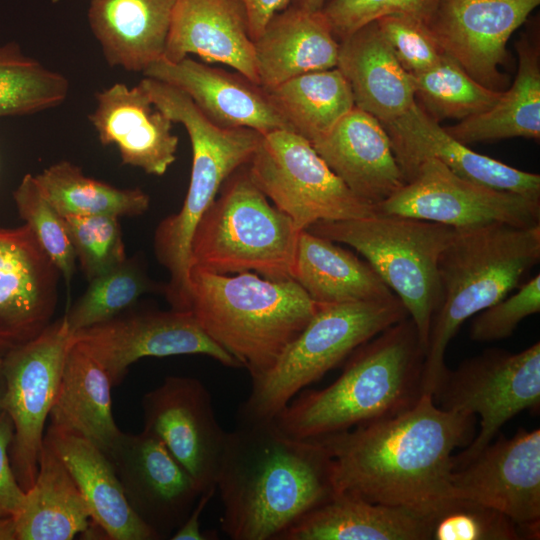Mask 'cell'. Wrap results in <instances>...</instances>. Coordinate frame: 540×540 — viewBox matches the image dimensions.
Segmentation results:
<instances>
[{
	"mask_svg": "<svg viewBox=\"0 0 540 540\" xmlns=\"http://www.w3.org/2000/svg\"><path fill=\"white\" fill-rule=\"evenodd\" d=\"M475 421L423 393L401 413L316 440L332 458L336 492L429 516L454 497L453 452L472 441Z\"/></svg>",
	"mask_w": 540,
	"mask_h": 540,
	"instance_id": "cell-1",
	"label": "cell"
},
{
	"mask_svg": "<svg viewBox=\"0 0 540 540\" xmlns=\"http://www.w3.org/2000/svg\"><path fill=\"white\" fill-rule=\"evenodd\" d=\"M216 487L221 529L233 540H277L336 492L326 448L288 435L274 419L227 432Z\"/></svg>",
	"mask_w": 540,
	"mask_h": 540,
	"instance_id": "cell-2",
	"label": "cell"
},
{
	"mask_svg": "<svg viewBox=\"0 0 540 540\" xmlns=\"http://www.w3.org/2000/svg\"><path fill=\"white\" fill-rule=\"evenodd\" d=\"M425 351L406 317L354 350L340 376L298 393L274 418L290 436L316 439L394 416L419 400Z\"/></svg>",
	"mask_w": 540,
	"mask_h": 540,
	"instance_id": "cell-3",
	"label": "cell"
},
{
	"mask_svg": "<svg viewBox=\"0 0 540 540\" xmlns=\"http://www.w3.org/2000/svg\"><path fill=\"white\" fill-rule=\"evenodd\" d=\"M319 307L293 279L189 268L186 310L251 379L277 362Z\"/></svg>",
	"mask_w": 540,
	"mask_h": 540,
	"instance_id": "cell-4",
	"label": "cell"
},
{
	"mask_svg": "<svg viewBox=\"0 0 540 540\" xmlns=\"http://www.w3.org/2000/svg\"><path fill=\"white\" fill-rule=\"evenodd\" d=\"M539 260L540 225L457 229L438 260L441 299L429 330L423 393L432 395L448 369L445 352L460 326L505 298Z\"/></svg>",
	"mask_w": 540,
	"mask_h": 540,
	"instance_id": "cell-5",
	"label": "cell"
},
{
	"mask_svg": "<svg viewBox=\"0 0 540 540\" xmlns=\"http://www.w3.org/2000/svg\"><path fill=\"white\" fill-rule=\"evenodd\" d=\"M140 82L156 108L185 127L192 147L191 177L182 207L164 218L154 234L155 256L170 275L165 297L178 303L187 294L189 249L196 225L224 181L249 163L263 135L249 128L217 126L178 88L148 77Z\"/></svg>",
	"mask_w": 540,
	"mask_h": 540,
	"instance_id": "cell-6",
	"label": "cell"
},
{
	"mask_svg": "<svg viewBox=\"0 0 540 540\" xmlns=\"http://www.w3.org/2000/svg\"><path fill=\"white\" fill-rule=\"evenodd\" d=\"M220 190L193 232L190 267L292 279L300 231L268 201L251 178L248 165L235 170Z\"/></svg>",
	"mask_w": 540,
	"mask_h": 540,
	"instance_id": "cell-7",
	"label": "cell"
},
{
	"mask_svg": "<svg viewBox=\"0 0 540 540\" xmlns=\"http://www.w3.org/2000/svg\"><path fill=\"white\" fill-rule=\"evenodd\" d=\"M354 248L399 298L414 322L426 353L441 287L438 260L457 229L431 221L375 214L319 221L306 229Z\"/></svg>",
	"mask_w": 540,
	"mask_h": 540,
	"instance_id": "cell-8",
	"label": "cell"
},
{
	"mask_svg": "<svg viewBox=\"0 0 540 540\" xmlns=\"http://www.w3.org/2000/svg\"><path fill=\"white\" fill-rule=\"evenodd\" d=\"M409 317L396 298L385 302L320 305L318 311L264 374L251 379L238 422L275 416L305 387L320 380L359 346Z\"/></svg>",
	"mask_w": 540,
	"mask_h": 540,
	"instance_id": "cell-9",
	"label": "cell"
},
{
	"mask_svg": "<svg viewBox=\"0 0 540 540\" xmlns=\"http://www.w3.org/2000/svg\"><path fill=\"white\" fill-rule=\"evenodd\" d=\"M434 403L449 411L480 416V431L457 456L454 471L470 462L524 410L540 405V343L521 352L486 349L447 369L435 388Z\"/></svg>",
	"mask_w": 540,
	"mask_h": 540,
	"instance_id": "cell-10",
	"label": "cell"
},
{
	"mask_svg": "<svg viewBox=\"0 0 540 540\" xmlns=\"http://www.w3.org/2000/svg\"><path fill=\"white\" fill-rule=\"evenodd\" d=\"M247 165L254 183L299 231L319 221L376 214V208L358 198L311 143L293 131L263 135Z\"/></svg>",
	"mask_w": 540,
	"mask_h": 540,
	"instance_id": "cell-11",
	"label": "cell"
},
{
	"mask_svg": "<svg viewBox=\"0 0 540 540\" xmlns=\"http://www.w3.org/2000/svg\"><path fill=\"white\" fill-rule=\"evenodd\" d=\"M71 336L62 317L32 340L10 348L5 355L2 410L13 423L10 462L25 492L37 476L44 426L57 395Z\"/></svg>",
	"mask_w": 540,
	"mask_h": 540,
	"instance_id": "cell-12",
	"label": "cell"
},
{
	"mask_svg": "<svg viewBox=\"0 0 540 540\" xmlns=\"http://www.w3.org/2000/svg\"><path fill=\"white\" fill-rule=\"evenodd\" d=\"M376 214L421 219L455 229L493 223L528 228L540 225V201L462 178L429 158L416 167L400 190L376 207Z\"/></svg>",
	"mask_w": 540,
	"mask_h": 540,
	"instance_id": "cell-13",
	"label": "cell"
},
{
	"mask_svg": "<svg viewBox=\"0 0 540 540\" xmlns=\"http://www.w3.org/2000/svg\"><path fill=\"white\" fill-rule=\"evenodd\" d=\"M71 344L105 370L112 387L120 385L129 366L144 357L201 354L226 367L243 368L208 336L189 310L129 309L73 333Z\"/></svg>",
	"mask_w": 540,
	"mask_h": 540,
	"instance_id": "cell-14",
	"label": "cell"
},
{
	"mask_svg": "<svg viewBox=\"0 0 540 540\" xmlns=\"http://www.w3.org/2000/svg\"><path fill=\"white\" fill-rule=\"evenodd\" d=\"M143 430L157 437L201 492L217 488L227 432L206 386L197 378L167 376L142 397Z\"/></svg>",
	"mask_w": 540,
	"mask_h": 540,
	"instance_id": "cell-15",
	"label": "cell"
},
{
	"mask_svg": "<svg viewBox=\"0 0 540 540\" xmlns=\"http://www.w3.org/2000/svg\"><path fill=\"white\" fill-rule=\"evenodd\" d=\"M454 497L494 508L518 525L522 540L539 539L540 430L500 435L453 471Z\"/></svg>",
	"mask_w": 540,
	"mask_h": 540,
	"instance_id": "cell-16",
	"label": "cell"
},
{
	"mask_svg": "<svg viewBox=\"0 0 540 540\" xmlns=\"http://www.w3.org/2000/svg\"><path fill=\"white\" fill-rule=\"evenodd\" d=\"M107 457L135 514L159 539H170L202 493L193 478L144 430L123 432Z\"/></svg>",
	"mask_w": 540,
	"mask_h": 540,
	"instance_id": "cell-17",
	"label": "cell"
},
{
	"mask_svg": "<svg viewBox=\"0 0 540 540\" xmlns=\"http://www.w3.org/2000/svg\"><path fill=\"white\" fill-rule=\"evenodd\" d=\"M540 0H439L428 27L443 51L480 84L503 91L507 42Z\"/></svg>",
	"mask_w": 540,
	"mask_h": 540,
	"instance_id": "cell-18",
	"label": "cell"
},
{
	"mask_svg": "<svg viewBox=\"0 0 540 540\" xmlns=\"http://www.w3.org/2000/svg\"><path fill=\"white\" fill-rule=\"evenodd\" d=\"M60 276L27 225L0 228V345L24 344L52 322Z\"/></svg>",
	"mask_w": 540,
	"mask_h": 540,
	"instance_id": "cell-19",
	"label": "cell"
},
{
	"mask_svg": "<svg viewBox=\"0 0 540 540\" xmlns=\"http://www.w3.org/2000/svg\"><path fill=\"white\" fill-rule=\"evenodd\" d=\"M382 125L406 182L421 162L434 158L462 178L540 201L539 174L473 151L449 135L417 102Z\"/></svg>",
	"mask_w": 540,
	"mask_h": 540,
	"instance_id": "cell-20",
	"label": "cell"
},
{
	"mask_svg": "<svg viewBox=\"0 0 540 540\" xmlns=\"http://www.w3.org/2000/svg\"><path fill=\"white\" fill-rule=\"evenodd\" d=\"M143 76L183 91L211 122L222 128H249L262 135L278 130L294 132L269 93L238 72L185 57L178 62L160 59Z\"/></svg>",
	"mask_w": 540,
	"mask_h": 540,
	"instance_id": "cell-21",
	"label": "cell"
},
{
	"mask_svg": "<svg viewBox=\"0 0 540 540\" xmlns=\"http://www.w3.org/2000/svg\"><path fill=\"white\" fill-rule=\"evenodd\" d=\"M89 120L101 144L118 148L124 165L161 176L176 160L173 121L156 108L140 82L133 87L114 83L97 92Z\"/></svg>",
	"mask_w": 540,
	"mask_h": 540,
	"instance_id": "cell-22",
	"label": "cell"
},
{
	"mask_svg": "<svg viewBox=\"0 0 540 540\" xmlns=\"http://www.w3.org/2000/svg\"><path fill=\"white\" fill-rule=\"evenodd\" d=\"M311 145L358 198L375 208L407 183L382 123L357 107Z\"/></svg>",
	"mask_w": 540,
	"mask_h": 540,
	"instance_id": "cell-23",
	"label": "cell"
},
{
	"mask_svg": "<svg viewBox=\"0 0 540 540\" xmlns=\"http://www.w3.org/2000/svg\"><path fill=\"white\" fill-rule=\"evenodd\" d=\"M189 54L225 64L259 85L242 0H176L162 59L178 62Z\"/></svg>",
	"mask_w": 540,
	"mask_h": 540,
	"instance_id": "cell-24",
	"label": "cell"
},
{
	"mask_svg": "<svg viewBox=\"0 0 540 540\" xmlns=\"http://www.w3.org/2000/svg\"><path fill=\"white\" fill-rule=\"evenodd\" d=\"M253 45L258 82L265 90L338 62L339 42L321 10L294 3L271 18Z\"/></svg>",
	"mask_w": 540,
	"mask_h": 540,
	"instance_id": "cell-25",
	"label": "cell"
},
{
	"mask_svg": "<svg viewBox=\"0 0 540 540\" xmlns=\"http://www.w3.org/2000/svg\"><path fill=\"white\" fill-rule=\"evenodd\" d=\"M429 516L335 492L277 540H429Z\"/></svg>",
	"mask_w": 540,
	"mask_h": 540,
	"instance_id": "cell-26",
	"label": "cell"
},
{
	"mask_svg": "<svg viewBox=\"0 0 540 540\" xmlns=\"http://www.w3.org/2000/svg\"><path fill=\"white\" fill-rule=\"evenodd\" d=\"M336 67L351 88L355 107L381 123L401 116L416 102L412 76L398 62L375 21L339 41Z\"/></svg>",
	"mask_w": 540,
	"mask_h": 540,
	"instance_id": "cell-27",
	"label": "cell"
},
{
	"mask_svg": "<svg viewBox=\"0 0 540 540\" xmlns=\"http://www.w3.org/2000/svg\"><path fill=\"white\" fill-rule=\"evenodd\" d=\"M176 0H90L88 23L111 67L144 72L163 58Z\"/></svg>",
	"mask_w": 540,
	"mask_h": 540,
	"instance_id": "cell-28",
	"label": "cell"
},
{
	"mask_svg": "<svg viewBox=\"0 0 540 540\" xmlns=\"http://www.w3.org/2000/svg\"><path fill=\"white\" fill-rule=\"evenodd\" d=\"M45 438L74 478L94 526L112 540H160L130 507L115 469L87 439L48 427Z\"/></svg>",
	"mask_w": 540,
	"mask_h": 540,
	"instance_id": "cell-29",
	"label": "cell"
},
{
	"mask_svg": "<svg viewBox=\"0 0 540 540\" xmlns=\"http://www.w3.org/2000/svg\"><path fill=\"white\" fill-rule=\"evenodd\" d=\"M292 279L320 305L398 298L366 260L308 230L298 236Z\"/></svg>",
	"mask_w": 540,
	"mask_h": 540,
	"instance_id": "cell-30",
	"label": "cell"
},
{
	"mask_svg": "<svg viewBox=\"0 0 540 540\" xmlns=\"http://www.w3.org/2000/svg\"><path fill=\"white\" fill-rule=\"evenodd\" d=\"M111 388L105 370L71 344L49 414L50 427L83 437L108 455L123 434L113 418Z\"/></svg>",
	"mask_w": 540,
	"mask_h": 540,
	"instance_id": "cell-31",
	"label": "cell"
},
{
	"mask_svg": "<svg viewBox=\"0 0 540 540\" xmlns=\"http://www.w3.org/2000/svg\"><path fill=\"white\" fill-rule=\"evenodd\" d=\"M14 520L16 540H71L90 526L88 506L45 436L35 482Z\"/></svg>",
	"mask_w": 540,
	"mask_h": 540,
	"instance_id": "cell-32",
	"label": "cell"
},
{
	"mask_svg": "<svg viewBox=\"0 0 540 540\" xmlns=\"http://www.w3.org/2000/svg\"><path fill=\"white\" fill-rule=\"evenodd\" d=\"M518 69L511 87L487 111L444 127L467 145L513 137L540 139V49L527 36L516 43Z\"/></svg>",
	"mask_w": 540,
	"mask_h": 540,
	"instance_id": "cell-33",
	"label": "cell"
},
{
	"mask_svg": "<svg viewBox=\"0 0 540 540\" xmlns=\"http://www.w3.org/2000/svg\"><path fill=\"white\" fill-rule=\"evenodd\" d=\"M266 91L294 132L310 143L328 134L355 107L351 88L337 67L298 75Z\"/></svg>",
	"mask_w": 540,
	"mask_h": 540,
	"instance_id": "cell-34",
	"label": "cell"
},
{
	"mask_svg": "<svg viewBox=\"0 0 540 540\" xmlns=\"http://www.w3.org/2000/svg\"><path fill=\"white\" fill-rule=\"evenodd\" d=\"M43 194L61 217L139 216L150 205L140 188H118L86 176L77 165L62 160L35 175Z\"/></svg>",
	"mask_w": 540,
	"mask_h": 540,
	"instance_id": "cell-35",
	"label": "cell"
},
{
	"mask_svg": "<svg viewBox=\"0 0 540 540\" xmlns=\"http://www.w3.org/2000/svg\"><path fill=\"white\" fill-rule=\"evenodd\" d=\"M70 83L14 43L0 45V118L38 113L61 105Z\"/></svg>",
	"mask_w": 540,
	"mask_h": 540,
	"instance_id": "cell-36",
	"label": "cell"
},
{
	"mask_svg": "<svg viewBox=\"0 0 540 540\" xmlns=\"http://www.w3.org/2000/svg\"><path fill=\"white\" fill-rule=\"evenodd\" d=\"M411 76L416 102L438 122L483 113L503 92L480 84L446 53L430 69Z\"/></svg>",
	"mask_w": 540,
	"mask_h": 540,
	"instance_id": "cell-37",
	"label": "cell"
},
{
	"mask_svg": "<svg viewBox=\"0 0 540 540\" xmlns=\"http://www.w3.org/2000/svg\"><path fill=\"white\" fill-rule=\"evenodd\" d=\"M137 257L126 258L109 272L89 281L83 295L63 316L71 334L108 321L129 310L147 292L159 289Z\"/></svg>",
	"mask_w": 540,
	"mask_h": 540,
	"instance_id": "cell-38",
	"label": "cell"
},
{
	"mask_svg": "<svg viewBox=\"0 0 540 540\" xmlns=\"http://www.w3.org/2000/svg\"><path fill=\"white\" fill-rule=\"evenodd\" d=\"M429 540H522L518 525L484 504L452 497L429 515Z\"/></svg>",
	"mask_w": 540,
	"mask_h": 540,
	"instance_id": "cell-39",
	"label": "cell"
},
{
	"mask_svg": "<svg viewBox=\"0 0 540 540\" xmlns=\"http://www.w3.org/2000/svg\"><path fill=\"white\" fill-rule=\"evenodd\" d=\"M13 199L20 218L68 284L74 274L76 257L63 218L43 194L35 175L23 176Z\"/></svg>",
	"mask_w": 540,
	"mask_h": 540,
	"instance_id": "cell-40",
	"label": "cell"
},
{
	"mask_svg": "<svg viewBox=\"0 0 540 540\" xmlns=\"http://www.w3.org/2000/svg\"><path fill=\"white\" fill-rule=\"evenodd\" d=\"M62 218L75 257L88 281L109 272L127 258L119 217L69 215Z\"/></svg>",
	"mask_w": 540,
	"mask_h": 540,
	"instance_id": "cell-41",
	"label": "cell"
},
{
	"mask_svg": "<svg viewBox=\"0 0 540 540\" xmlns=\"http://www.w3.org/2000/svg\"><path fill=\"white\" fill-rule=\"evenodd\" d=\"M439 0H328L321 12L339 41L387 15H403L428 24Z\"/></svg>",
	"mask_w": 540,
	"mask_h": 540,
	"instance_id": "cell-42",
	"label": "cell"
},
{
	"mask_svg": "<svg viewBox=\"0 0 540 540\" xmlns=\"http://www.w3.org/2000/svg\"><path fill=\"white\" fill-rule=\"evenodd\" d=\"M375 23L398 62L410 75L430 69L445 54L424 22L403 15H387Z\"/></svg>",
	"mask_w": 540,
	"mask_h": 540,
	"instance_id": "cell-43",
	"label": "cell"
},
{
	"mask_svg": "<svg viewBox=\"0 0 540 540\" xmlns=\"http://www.w3.org/2000/svg\"><path fill=\"white\" fill-rule=\"evenodd\" d=\"M540 312V275L525 282L513 295L505 297L475 315L469 336L473 341L490 342L508 338L526 317Z\"/></svg>",
	"mask_w": 540,
	"mask_h": 540,
	"instance_id": "cell-44",
	"label": "cell"
},
{
	"mask_svg": "<svg viewBox=\"0 0 540 540\" xmlns=\"http://www.w3.org/2000/svg\"><path fill=\"white\" fill-rule=\"evenodd\" d=\"M14 427L11 418L0 411V518L15 517L20 511L26 492L18 483L10 462V447Z\"/></svg>",
	"mask_w": 540,
	"mask_h": 540,
	"instance_id": "cell-45",
	"label": "cell"
},
{
	"mask_svg": "<svg viewBox=\"0 0 540 540\" xmlns=\"http://www.w3.org/2000/svg\"><path fill=\"white\" fill-rule=\"evenodd\" d=\"M217 488H210L203 491L190 514L182 525L172 534V540H214L217 539L216 531L201 532L200 517Z\"/></svg>",
	"mask_w": 540,
	"mask_h": 540,
	"instance_id": "cell-46",
	"label": "cell"
},
{
	"mask_svg": "<svg viewBox=\"0 0 540 540\" xmlns=\"http://www.w3.org/2000/svg\"><path fill=\"white\" fill-rule=\"evenodd\" d=\"M249 22V32L254 41L277 13L286 9L292 0H242Z\"/></svg>",
	"mask_w": 540,
	"mask_h": 540,
	"instance_id": "cell-47",
	"label": "cell"
},
{
	"mask_svg": "<svg viewBox=\"0 0 540 540\" xmlns=\"http://www.w3.org/2000/svg\"><path fill=\"white\" fill-rule=\"evenodd\" d=\"M0 540H16L15 520L13 517L0 518Z\"/></svg>",
	"mask_w": 540,
	"mask_h": 540,
	"instance_id": "cell-48",
	"label": "cell"
},
{
	"mask_svg": "<svg viewBox=\"0 0 540 540\" xmlns=\"http://www.w3.org/2000/svg\"><path fill=\"white\" fill-rule=\"evenodd\" d=\"M10 348H7L3 345H0V411L2 410V400L5 395L6 390V379H5V372H4V359L7 351Z\"/></svg>",
	"mask_w": 540,
	"mask_h": 540,
	"instance_id": "cell-49",
	"label": "cell"
},
{
	"mask_svg": "<svg viewBox=\"0 0 540 540\" xmlns=\"http://www.w3.org/2000/svg\"><path fill=\"white\" fill-rule=\"evenodd\" d=\"M297 6L309 10L320 11L326 0H293Z\"/></svg>",
	"mask_w": 540,
	"mask_h": 540,
	"instance_id": "cell-50",
	"label": "cell"
},
{
	"mask_svg": "<svg viewBox=\"0 0 540 540\" xmlns=\"http://www.w3.org/2000/svg\"><path fill=\"white\" fill-rule=\"evenodd\" d=\"M53 3L59 2L60 0H51Z\"/></svg>",
	"mask_w": 540,
	"mask_h": 540,
	"instance_id": "cell-51",
	"label": "cell"
}]
</instances>
